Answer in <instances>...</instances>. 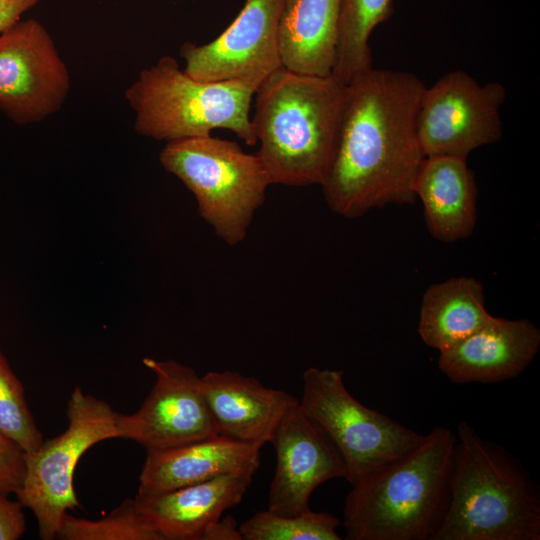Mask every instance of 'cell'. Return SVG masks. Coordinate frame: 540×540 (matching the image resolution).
Instances as JSON below:
<instances>
[{
  "label": "cell",
  "mask_w": 540,
  "mask_h": 540,
  "mask_svg": "<svg viewBox=\"0 0 540 540\" xmlns=\"http://www.w3.org/2000/svg\"><path fill=\"white\" fill-rule=\"evenodd\" d=\"M262 447L215 435L172 448L148 450L137 494H160L226 474L254 475L260 466Z\"/></svg>",
  "instance_id": "obj_16"
},
{
  "label": "cell",
  "mask_w": 540,
  "mask_h": 540,
  "mask_svg": "<svg viewBox=\"0 0 540 540\" xmlns=\"http://www.w3.org/2000/svg\"><path fill=\"white\" fill-rule=\"evenodd\" d=\"M251 125L256 155L271 184L322 185L330 168L345 98L332 75L313 76L284 67L255 92Z\"/></svg>",
  "instance_id": "obj_2"
},
{
  "label": "cell",
  "mask_w": 540,
  "mask_h": 540,
  "mask_svg": "<svg viewBox=\"0 0 540 540\" xmlns=\"http://www.w3.org/2000/svg\"><path fill=\"white\" fill-rule=\"evenodd\" d=\"M143 364L155 375V383L140 408L118 413L121 438L146 451L172 448L218 435L208 409L201 376L175 360L146 357Z\"/></svg>",
  "instance_id": "obj_11"
},
{
  "label": "cell",
  "mask_w": 540,
  "mask_h": 540,
  "mask_svg": "<svg viewBox=\"0 0 540 540\" xmlns=\"http://www.w3.org/2000/svg\"><path fill=\"white\" fill-rule=\"evenodd\" d=\"M340 519L328 512L308 509L286 516L263 510L238 527L242 540H340Z\"/></svg>",
  "instance_id": "obj_22"
},
{
  "label": "cell",
  "mask_w": 540,
  "mask_h": 540,
  "mask_svg": "<svg viewBox=\"0 0 540 540\" xmlns=\"http://www.w3.org/2000/svg\"><path fill=\"white\" fill-rule=\"evenodd\" d=\"M282 4L283 0H246L213 41L182 45L184 71L200 81H240L258 88L283 67L278 40Z\"/></svg>",
  "instance_id": "obj_12"
},
{
  "label": "cell",
  "mask_w": 540,
  "mask_h": 540,
  "mask_svg": "<svg viewBox=\"0 0 540 540\" xmlns=\"http://www.w3.org/2000/svg\"><path fill=\"white\" fill-rule=\"evenodd\" d=\"M451 497L434 540H539L540 489L521 461L457 426Z\"/></svg>",
  "instance_id": "obj_4"
},
{
  "label": "cell",
  "mask_w": 540,
  "mask_h": 540,
  "mask_svg": "<svg viewBox=\"0 0 540 540\" xmlns=\"http://www.w3.org/2000/svg\"><path fill=\"white\" fill-rule=\"evenodd\" d=\"M256 90L240 81L197 80L175 58L164 56L140 72L125 97L140 135L170 142L227 129L252 146L257 144L250 116Z\"/></svg>",
  "instance_id": "obj_5"
},
{
  "label": "cell",
  "mask_w": 540,
  "mask_h": 540,
  "mask_svg": "<svg viewBox=\"0 0 540 540\" xmlns=\"http://www.w3.org/2000/svg\"><path fill=\"white\" fill-rule=\"evenodd\" d=\"M61 540H163L138 510L135 499L127 498L103 518L90 520L69 513L56 535Z\"/></svg>",
  "instance_id": "obj_23"
},
{
  "label": "cell",
  "mask_w": 540,
  "mask_h": 540,
  "mask_svg": "<svg viewBox=\"0 0 540 540\" xmlns=\"http://www.w3.org/2000/svg\"><path fill=\"white\" fill-rule=\"evenodd\" d=\"M413 190L423 205L426 225L433 238L451 243L473 233L477 221V185L466 160L425 157Z\"/></svg>",
  "instance_id": "obj_18"
},
{
  "label": "cell",
  "mask_w": 540,
  "mask_h": 540,
  "mask_svg": "<svg viewBox=\"0 0 540 540\" xmlns=\"http://www.w3.org/2000/svg\"><path fill=\"white\" fill-rule=\"evenodd\" d=\"M270 443L276 467L268 495V510L296 515L309 507L313 491L326 481L346 478L342 456L326 433L299 407L281 421Z\"/></svg>",
  "instance_id": "obj_13"
},
{
  "label": "cell",
  "mask_w": 540,
  "mask_h": 540,
  "mask_svg": "<svg viewBox=\"0 0 540 540\" xmlns=\"http://www.w3.org/2000/svg\"><path fill=\"white\" fill-rule=\"evenodd\" d=\"M425 84L413 73L371 68L345 85L336 147L322 189L328 207L357 218L412 204L425 159L417 116Z\"/></svg>",
  "instance_id": "obj_1"
},
{
  "label": "cell",
  "mask_w": 540,
  "mask_h": 540,
  "mask_svg": "<svg viewBox=\"0 0 540 540\" xmlns=\"http://www.w3.org/2000/svg\"><path fill=\"white\" fill-rule=\"evenodd\" d=\"M483 284L473 277H454L430 285L422 296L418 333L439 352L459 343L490 318Z\"/></svg>",
  "instance_id": "obj_20"
},
{
  "label": "cell",
  "mask_w": 540,
  "mask_h": 540,
  "mask_svg": "<svg viewBox=\"0 0 540 540\" xmlns=\"http://www.w3.org/2000/svg\"><path fill=\"white\" fill-rule=\"evenodd\" d=\"M26 531L23 505L0 494V540H18Z\"/></svg>",
  "instance_id": "obj_26"
},
{
  "label": "cell",
  "mask_w": 540,
  "mask_h": 540,
  "mask_svg": "<svg viewBox=\"0 0 540 540\" xmlns=\"http://www.w3.org/2000/svg\"><path fill=\"white\" fill-rule=\"evenodd\" d=\"M0 433L25 452L37 449L43 434L37 427L23 385L0 349Z\"/></svg>",
  "instance_id": "obj_24"
},
{
  "label": "cell",
  "mask_w": 540,
  "mask_h": 540,
  "mask_svg": "<svg viewBox=\"0 0 540 540\" xmlns=\"http://www.w3.org/2000/svg\"><path fill=\"white\" fill-rule=\"evenodd\" d=\"M24 475L25 451L0 433V494H15L22 485Z\"/></svg>",
  "instance_id": "obj_25"
},
{
  "label": "cell",
  "mask_w": 540,
  "mask_h": 540,
  "mask_svg": "<svg viewBox=\"0 0 540 540\" xmlns=\"http://www.w3.org/2000/svg\"><path fill=\"white\" fill-rule=\"evenodd\" d=\"M161 165L193 193L200 215L230 246L245 239L271 185L256 154L211 135L167 142Z\"/></svg>",
  "instance_id": "obj_6"
},
{
  "label": "cell",
  "mask_w": 540,
  "mask_h": 540,
  "mask_svg": "<svg viewBox=\"0 0 540 540\" xmlns=\"http://www.w3.org/2000/svg\"><path fill=\"white\" fill-rule=\"evenodd\" d=\"M201 381L217 434L243 443H270L281 421L299 403L289 393L235 371H210Z\"/></svg>",
  "instance_id": "obj_15"
},
{
  "label": "cell",
  "mask_w": 540,
  "mask_h": 540,
  "mask_svg": "<svg viewBox=\"0 0 540 540\" xmlns=\"http://www.w3.org/2000/svg\"><path fill=\"white\" fill-rule=\"evenodd\" d=\"M540 348V330L528 319L491 318L439 352V370L455 384L498 383L522 374Z\"/></svg>",
  "instance_id": "obj_14"
},
{
  "label": "cell",
  "mask_w": 540,
  "mask_h": 540,
  "mask_svg": "<svg viewBox=\"0 0 540 540\" xmlns=\"http://www.w3.org/2000/svg\"><path fill=\"white\" fill-rule=\"evenodd\" d=\"M455 433L437 426L405 456L360 479L347 495L348 540H434L449 508Z\"/></svg>",
  "instance_id": "obj_3"
},
{
  "label": "cell",
  "mask_w": 540,
  "mask_h": 540,
  "mask_svg": "<svg viewBox=\"0 0 540 540\" xmlns=\"http://www.w3.org/2000/svg\"><path fill=\"white\" fill-rule=\"evenodd\" d=\"M342 0H283L278 40L282 66L330 76L339 38Z\"/></svg>",
  "instance_id": "obj_19"
},
{
  "label": "cell",
  "mask_w": 540,
  "mask_h": 540,
  "mask_svg": "<svg viewBox=\"0 0 540 540\" xmlns=\"http://www.w3.org/2000/svg\"><path fill=\"white\" fill-rule=\"evenodd\" d=\"M343 376L342 370L306 369L299 407L334 443L352 486L411 452L425 435L363 405L347 390Z\"/></svg>",
  "instance_id": "obj_8"
},
{
  "label": "cell",
  "mask_w": 540,
  "mask_h": 540,
  "mask_svg": "<svg viewBox=\"0 0 540 540\" xmlns=\"http://www.w3.org/2000/svg\"><path fill=\"white\" fill-rule=\"evenodd\" d=\"M253 476L226 474L160 494H137L134 499L163 540H207L223 513L242 501Z\"/></svg>",
  "instance_id": "obj_17"
},
{
  "label": "cell",
  "mask_w": 540,
  "mask_h": 540,
  "mask_svg": "<svg viewBox=\"0 0 540 540\" xmlns=\"http://www.w3.org/2000/svg\"><path fill=\"white\" fill-rule=\"evenodd\" d=\"M506 99L498 82L478 83L462 70L448 72L422 93L417 129L426 157L466 160L502 136L500 109Z\"/></svg>",
  "instance_id": "obj_9"
},
{
  "label": "cell",
  "mask_w": 540,
  "mask_h": 540,
  "mask_svg": "<svg viewBox=\"0 0 540 540\" xmlns=\"http://www.w3.org/2000/svg\"><path fill=\"white\" fill-rule=\"evenodd\" d=\"M394 12L393 0H342L339 38L332 76L347 85L371 69L369 39Z\"/></svg>",
  "instance_id": "obj_21"
},
{
  "label": "cell",
  "mask_w": 540,
  "mask_h": 540,
  "mask_svg": "<svg viewBox=\"0 0 540 540\" xmlns=\"http://www.w3.org/2000/svg\"><path fill=\"white\" fill-rule=\"evenodd\" d=\"M39 0H0V34L21 20Z\"/></svg>",
  "instance_id": "obj_27"
},
{
  "label": "cell",
  "mask_w": 540,
  "mask_h": 540,
  "mask_svg": "<svg viewBox=\"0 0 540 540\" xmlns=\"http://www.w3.org/2000/svg\"><path fill=\"white\" fill-rule=\"evenodd\" d=\"M66 414L63 433L25 452L24 479L15 492L23 507L33 512L42 540L56 539L65 514L80 507L73 484L80 458L99 442L121 438L118 412L79 386L70 395Z\"/></svg>",
  "instance_id": "obj_7"
},
{
  "label": "cell",
  "mask_w": 540,
  "mask_h": 540,
  "mask_svg": "<svg viewBox=\"0 0 540 540\" xmlns=\"http://www.w3.org/2000/svg\"><path fill=\"white\" fill-rule=\"evenodd\" d=\"M70 74L46 28L19 20L0 34V111L19 125L42 121L61 109Z\"/></svg>",
  "instance_id": "obj_10"
}]
</instances>
